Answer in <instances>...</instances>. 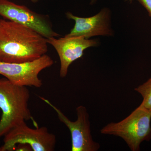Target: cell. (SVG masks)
Here are the masks:
<instances>
[{"label":"cell","instance_id":"14","mask_svg":"<svg viewBox=\"0 0 151 151\" xmlns=\"http://www.w3.org/2000/svg\"><path fill=\"white\" fill-rule=\"evenodd\" d=\"M32 2L34 3H36L39 0H30Z\"/></svg>","mask_w":151,"mask_h":151},{"label":"cell","instance_id":"3","mask_svg":"<svg viewBox=\"0 0 151 151\" xmlns=\"http://www.w3.org/2000/svg\"><path fill=\"white\" fill-rule=\"evenodd\" d=\"M151 111L142 104L121 122H111L100 130L101 134L122 138L132 151H139L141 143L151 139Z\"/></svg>","mask_w":151,"mask_h":151},{"label":"cell","instance_id":"4","mask_svg":"<svg viewBox=\"0 0 151 151\" xmlns=\"http://www.w3.org/2000/svg\"><path fill=\"white\" fill-rule=\"evenodd\" d=\"M4 145L0 151L14 150L17 145L20 144L29 145L32 151H53L56 143V137L49 132L46 127L30 128L23 122L12 129L4 136Z\"/></svg>","mask_w":151,"mask_h":151},{"label":"cell","instance_id":"13","mask_svg":"<svg viewBox=\"0 0 151 151\" xmlns=\"http://www.w3.org/2000/svg\"><path fill=\"white\" fill-rule=\"evenodd\" d=\"M97 1V0H91V4H94V3L96 2V1Z\"/></svg>","mask_w":151,"mask_h":151},{"label":"cell","instance_id":"1","mask_svg":"<svg viewBox=\"0 0 151 151\" xmlns=\"http://www.w3.org/2000/svg\"><path fill=\"white\" fill-rule=\"evenodd\" d=\"M47 39L27 27L0 19V62L20 63L40 58L48 51Z\"/></svg>","mask_w":151,"mask_h":151},{"label":"cell","instance_id":"8","mask_svg":"<svg viewBox=\"0 0 151 151\" xmlns=\"http://www.w3.org/2000/svg\"><path fill=\"white\" fill-rule=\"evenodd\" d=\"M47 42L54 47L59 56L60 76L61 78L66 77L70 65L83 56L85 50L99 45L96 40L88 39L82 37H52L47 39Z\"/></svg>","mask_w":151,"mask_h":151},{"label":"cell","instance_id":"9","mask_svg":"<svg viewBox=\"0 0 151 151\" xmlns=\"http://www.w3.org/2000/svg\"><path fill=\"white\" fill-rule=\"evenodd\" d=\"M68 19L75 22L74 27L66 37H82L89 39L98 36H112L111 11L104 8L99 13L89 17H81L70 12L66 14Z\"/></svg>","mask_w":151,"mask_h":151},{"label":"cell","instance_id":"12","mask_svg":"<svg viewBox=\"0 0 151 151\" xmlns=\"http://www.w3.org/2000/svg\"><path fill=\"white\" fill-rule=\"evenodd\" d=\"M17 145L18 146L16 147L14 150L20 151H32L31 147L29 145H27V144H20Z\"/></svg>","mask_w":151,"mask_h":151},{"label":"cell","instance_id":"7","mask_svg":"<svg viewBox=\"0 0 151 151\" xmlns=\"http://www.w3.org/2000/svg\"><path fill=\"white\" fill-rule=\"evenodd\" d=\"M0 15L31 29L47 39L60 35L52 29L47 16L38 14L24 5L9 0H0Z\"/></svg>","mask_w":151,"mask_h":151},{"label":"cell","instance_id":"5","mask_svg":"<svg viewBox=\"0 0 151 151\" xmlns=\"http://www.w3.org/2000/svg\"><path fill=\"white\" fill-rule=\"evenodd\" d=\"M39 98L55 111L60 121L69 129L71 134V151H97L100 149V144L92 139L89 114L85 106L80 105L76 108L77 119L72 122L49 100L41 96Z\"/></svg>","mask_w":151,"mask_h":151},{"label":"cell","instance_id":"10","mask_svg":"<svg viewBox=\"0 0 151 151\" xmlns=\"http://www.w3.org/2000/svg\"><path fill=\"white\" fill-rule=\"evenodd\" d=\"M142 95L143 101L141 104L151 111V78L134 89Z\"/></svg>","mask_w":151,"mask_h":151},{"label":"cell","instance_id":"2","mask_svg":"<svg viewBox=\"0 0 151 151\" xmlns=\"http://www.w3.org/2000/svg\"><path fill=\"white\" fill-rule=\"evenodd\" d=\"M30 92L27 86L12 83L7 78H0V138L14 127L33 118L28 107Z\"/></svg>","mask_w":151,"mask_h":151},{"label":"cell","instance_id":"15","mask_svg":"<svg viewBox=\"0 0 151 151\" xmlns=\"http://www.w3.org/2000/svg\"><path fill=\"white\" fill-rule=\"evenodd\" d=\"M125 1L129 2L130 3H132L133 0H124Z\"/></svg>","mask_w":151,"mask_h":151},{"label":"cell","instance_id":"11","mask_svg":"<svg viewBox=\"0 0 151 151\" xmlns=\"http://www.w3.org/2000/svg\"><path fill=\"white\" fill-rule=\"evenodd\" d=\"M138 2L146 9L149 16L151 18V0H137Z\"/></svg>","mask_w":151,"mask_h":151},{"label":"cell","instance_id":"6","mask_svg":"<svg viewBox=\"0 0 151 151\" xmlns=\"http://www.w3.org/2000/svg\"><path fill=\"white\" fill-rule=\"evenodd\" d=\"M54 62L49 55L45 54L32 61L20 63L0 62V74L12 83L21 86L40 88L42 82L39 74L51 66Z\"/></svg>","mask_w":151,"mask_h":151}]
</instances>
